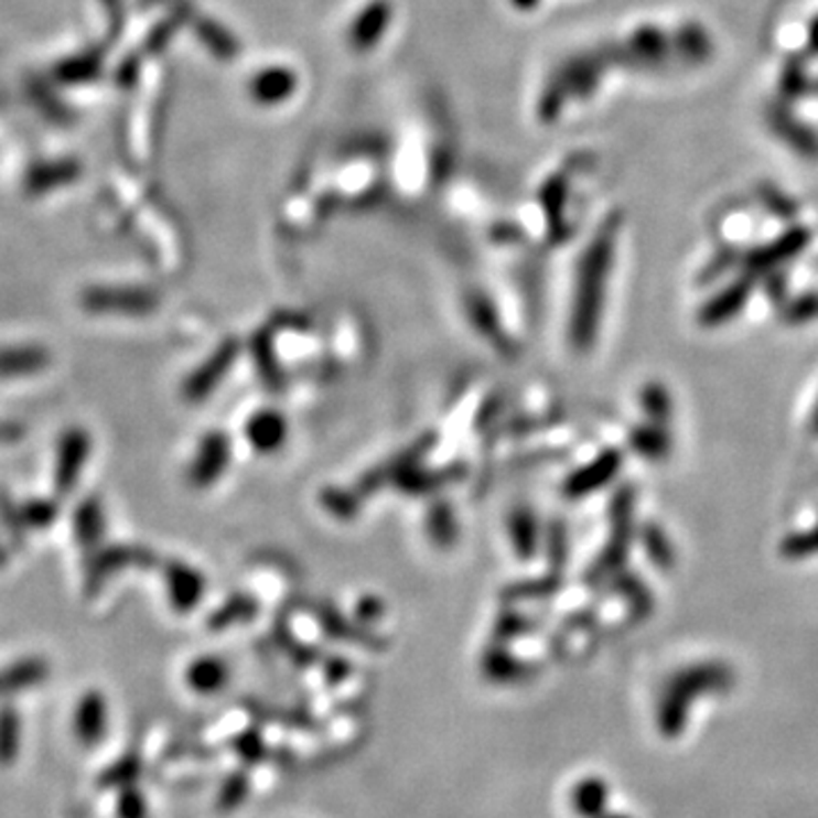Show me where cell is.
Listing matches in <instances>:
<instances>
[{"instance_id":"1","label":"cell","mask_w":818,"mask_h":818,"mask_svg":"<svg viewBox=\"0 0 818 818\" xmlns=\"http://www.w3.org/2000/svg\"><path fill=\"white\" fill-rule=\"evenodd\" d=\"M811 44H814V49H818V23H816V28L811 32Z\"/></svg>"}]
</instances>
